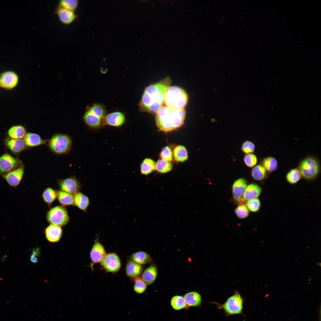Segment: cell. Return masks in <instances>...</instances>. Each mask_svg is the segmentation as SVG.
I'll list each match as a JSON object with an SVG mask.
<instances>
[{"instance_id":"cell-8","label":"cell","mask_w":321,"mask_h":321,"mask_svg":"<svg viewBox=\"0 0 321 321\" xmlns=\"http://www.w3.org/2000/svg\"><path fill=\"white\" fill-rule=\"evenodd\" d=\"M47 218L51 224L60 227L66 225L69 218L66 209L62 206L55 207L48 212Z\"/></svg>"},{"instance_id":"cell-20","label":"cell","mask_w":321,"mask_h":321,"mask_svg":"<svg viewBox=\"0 0 321 321\" xmlns=\"http://www.w3.org/2000/svg\"><path fill=\"white\" fill-rule=\"evenodd\" d=\"M56 12L60 20L64 24H70L76 17L74 11L63 8L59 7Z\"/></svg>"},{"instance_id":"cell-38","label":"cell","mask_w":321,"mask_h":321,"mask_svg":"<svg viewBox=\"0 0 321 321\" xmlns=\"http://www.w3.org/2000/svg\"><path fill=\"white\" fill-rule=\"evenodd\" d=\"M260 201L258 198L251 199L247 200L246 206L249 210L253 212L258 211L261 207Z\"/></svg>"},{"instance_id":"cell-15","label":"cell","mask_w":321,"mask_h":321,"mask_svg":"<svg viewBox=\"0 0 321 321\" xmlns=\"http://www.w3.org/2000/svg\"><path fill=\"white\" fill-rule=\"evenodd\" d=\"M24 172L23 167L21 166L3 176L10 185L16 187L20 182Z\"/></svg>"},{"instance_id":"cell-44","label":"cell","mask_w":321,"mask_h":321,"mask_svg":"<svg viewBox=\"0 0 321 321\" xmlns=\"http://www.w3.org/2000/svg\"><path fill=\"white\" fill-rule=\"evenodd\" d=\"M40 254V251L39 248L37 247L34 248L33 250L30 258L31 261L34 263H37L38 261V258Z\"/></svg>"},{"instance_id":"cell-35","label":"cell","mask_w":321,"mask_h":321,"mask_svg":"<svg viewBox=\"0 0 321 321\" xmlns=\"http://www.w3.org/2000/svg\"><path fill=\"white\" fill-rule=\"evenodd\" d=\"M172 165L170 162L162 159L158 160L155 164V170L161 173H165L172 169Z\"/></svg>"},{"instance_id":"cell-22","label":"cell","mask_w":321,"mask_h":321,"mask_svg":"<svg viewBox=\"0 0 321 321\" xmlns=\"http://www.w3.org/2000/svg\"><path fill=\"white\" fill-rule=\"evenodd\" d=\"M5 143L9 149L12 152L19 153L23 151L26 147V144L23 139L7 138Z\"/></svg>"},{"instance_id":"cell-45","label":"cell","mask_w":321,"mask_h":321,"mask_svg":"<svg viewBox=\"0 0 321 321\" xmlns=\"http://www.w3.org/2000/svg\"><path fill=\"white\" fill-rule=\"evenodd\" d=\"M0 86H1V85H0Z\"/></svg>"},{"instance_id":"cell-40","label":"cell","mask_w":321,"mask_h":321,"mask_svg":"<svg viewBox=\"0 0 321 321\" xmlns=\"http://www.w3.org/2000/svg\"><path fill=\"white\" fill-rule=\"evenodd\" d=\"M235 212L237 216L240 219L247 218L249 214V210L246 205L242 203L236 207Z\"/></svg>"},{"instance_id":"cell-5","label":"cell","mask_w":321,"mask_h":321,"mask_svg":"<svg viewBox=\"0 0 321 321\" xmlns=\"http://www.w3.org/2000/svg\"><path fill=\"white\" fill-rule=\"evenodd\" d=\"M106 114L104 106L99 103H95L86 111L83 119L89 126L98 128L103 125L104 119Z\"/></svg>"},{"instance_id":"cell-24","label":"cell","mask_w":321,"mask_h":321,"mask_svg":"<svg viewBox=\"0 0 321 321\" xmlns=\"http://www.w3.org/2000/svg\"><path fill=\"white\" fill-rule=\"evenodd\" d=\"M23 139L26 146L30 147L38 146L45 143L39 135L33 133H26Z\"/></svg>"},{"instance_id":"cell-27","label":"cell","mask_w":321,"mask_h":321,"mask_svg":"<svg viewBox=\"0 0 321 321\" xmlns=\"http://www.w3.org/2000/svg\"><path fill=\"white\" fill-rule=\"evenodd\" d=\"M156 163L152 159L148 158L144 159L141 163L140 172L141 174L147 175L155 170Z\"/></svg>"},{"instance_id":"cell-11","label":"cell","mask_w":321,"mask_h":321,"mask_svg":"<svg viewBox=\"0 0 321 321\" xmlns=\"http://www.w3.org/2000/svg\"><path fill=\"white\" fill-rule=\"evenodd\" d=\"M19 81V77L15 72L12 71L4 72L0 75L1 86L6 89L14 88Z\"/></svg>"},{"instance_id":"cell-18","label":"cell","mask_w":321,"mask_h":321,"mask_svg":"<svg viewBox=\"0 0 321 321\" xmlns=\"http://www.w3.org/2000/svg\"><path fill=\"white\" fill-rule=\"evenodd\" d=\"M262 191L261 188L259 185L256 183H251L246 186L242 198L240 201L243 202L251 199L257 198L261 194Z\"/></svg>"},{"instance_id":"cell-42","label":"cell","mask_w":321,"mask_h":321,"mask_svg":"<svg viewBox=\"0 0 321 321\" xmlns=\"http://www.w3.org/2000/svg\"><path fill=\"white\" fill-rule=\"evenodd\" d=\"M244 160L246 165L249 167H252L255 166L257 162V156L251 153L246 155L244 158Z\"/></svg>"},{"instance_id":"cell-14","label":"cell","mask_w":321,"mask_h":321,"mask_svg":"<svg viewBox=\"0 0 321 321\" xmlns=\"http://www.w3.org/2000/svg\"><path fill=\"white\" fill-rule=\"evenodd\" d=\"M124 114L119 111H115L106 114L103 120V125L114 127H119L125 123Z\"/></svg>"},{"instance_id":"cell-4","label":"cell","mask_w":321,"mask_h":321,"mask_svg":"<svg viewBox=\"0 0 321 321\" xmlns=\"http://www.w3.org/2000/svg\"><path fill=\"white\" fill-rule=\"evenodd\" d=\"M188 100L185 91L177 86H170L166 92L164 102L166 106L174 108H184Z\"/></svg>"},{"instance_id":"cell-9","label":"cell","mask_w":321,"mask_h":321,"mask_svg":"<svg viewBox=\"0 0 321 321\" xmlns=\"http://www.w3.org/2000/svg\"><path fill=\"white\" fill-rule=\"evenodd\" d=\"M100 265L107 272L115 273L120 269L121 264L120 258L115 253L106 254L100 262Z\"/></svg>"},{"instance_id":"cell-39","label":"cell","mask_w":321,"mask_h":321,"mask_svg":"<svg viewBox=\"0 0 321 321\" xmlns=\"http://www.w3.org/2000/svg\"><path fill=\"white\" fill-rule=\"evenodd\" d=\"M78 4L77 0H62L59 2V7L74 11Z\"/></svg>"},{"instance_id":"cell-28","label":"cell","mask_w":321,"mask_h":321,"mask_svg":"<svg viewBox=\"0 0 321 321\" xmlns=\"http://www.w3.org/2000/svg\"><path fill=\"white\" fill-rule=\"evenodd\" d=\"M174 160L179 162H183L188 158L187 151L186 148L181 145H177L174 148L173 152Z\"/></svg>"},{"instance_id":"cell-43","label":"cell","mask_w":321,"mask_h":321,"mask_svg":"<svg viewBox=\"0 0 321 321\" xmlns=\"http://www.w3.org/2000/svg\"><path fill=\"white\" fill-rule=\"evenodd\" d=\"M255 148V145L252 142L246 141L243 144L242 149L243 152L248 154L253 152Z\"/></svg>"},{"instance_id":"cell-37","label":"cell","mask_w":321,"mask_h":321,"mask_svg":"<svg viewBox=\"0 0 321 321\" xmlns=\"http://www.w3.org/2000/svg\"><path fill=\"white\" fill-rule=\"evenodd\" d=\"M135 283L133 287L134 291L137 293H143L147 288V284L142 279L139 277L133 279Z\"/></svg>"},{"instance_id":"cell-10","label":"cell","mask_w":321,"mask_h":321,"mask_svg":"<svg viewBox=\"0 0 321 321\" xmlns=\"http://www.w3.org/2000/svg\"><path fill=\"white\" fill-rule=\"evenodd\" d=\"M18 160L10 155L5 153L0 157V173L3 176L18 168Z\"/></svg>"},{"instance_id":"cell-16","label":"cell","mask_w":321,"mask_h":321,"mask_svg":"<svg viewBox=\"0 0 321 321\" xmlns=\"http://www.w3.org/2000/svg\"><path fill=\"white\" fill-rule=\"evenodd\" d=\"M246 180L243 178L235 180L232 185V193L233 199L238 202L241 201L247 186Z\"/></svg>"},{"instance_id":"cell-3","label":"cell","mask_w":321,"mask_h":321,"mask_svg":"<svg viewBox=\"0 0 321 321\" xmlns=\"http://www.w3.org/2000/svg\"><path fill=\"white\" fill-rule=\"evenodd\" d=\"M298 168L302 178L309 181L316 179L320 174V162L318 158L314 155H308L300 160Z\"/></svg>"},{"instance_id":"cell-21","label":"cell","mask_w":321,"mask_h":321,"mask_svg":"<svg viewBox=\"0 0 321 321\" xmlns=\"http://www.w3.org/2000/svg\"><path fill=\"white\" fill-rule=\"evenodd\" d=\"M127 275L133 279L138 277L141 273L143 268L141 266L131 260H128L126 266Z\"/></svg>"},{"instance_id":"cell-2","label":"cell","mask_w":321,"mask_h":321,"mask_svg":"<svg viewBox=\"0 0 321 321\" xmlns=\"http://www.w3.org/2000/svg\"><path fill=\"white\" fill-rule=\"evenodd\" d=\"M185 115V111L184 108L162 106L156 113V123L160 130L165 132L171 131L183 125Z\"/></svg>"},{"instance_id":"cell-23","label":"cell","mask_w":321,"mask_h":321,"mask_svg":"<svg viewBox=\"0 0 321 321\" xmlns=\"http://www.w3.org/2000/svg\"><path fill=\"white\" fill-rule=\"evenodd\" d=\"M158 274L156 267L151 265L147 268L143 272L141 275V279L147 285L152 284L156 279Z\"/></svg>"},{"instance_id":"cell-6","label":"cell","mask_w":321,"mask_h":321,"mask_svg":"<svg viewBox=\"0 0 321 321\" xmlns=\"http://www.w3.org/2000/svg\"><path fill=\"white\" fill-rule=\"evenodd\" d=\"M244 300L240 293L236 291L223 304L212 302L219 309H223L227 316L242 313Z\"/></svg>"},{"instance_id":"cell-13","label":"cell","mask_w":321,"mask_h":321,"mask_svg":"<svg viewBox=\"0 0 321 321\" xmlns=\"http://www.w3.org/2000/svg\"><path fill=\"white\" fill-rule=\"evenodd\" d=\"M106 254L103 245L98 241L95 242L90 253L91 261L90 266L92 269L94 264L100 262Z\"/></svg>"},{"instance_id":"cell-1","label":"cell","mask_w":321,"mask_h":321,"mask_svg":"<svg viewBox=\"0 0 321 321\" xmlns=\"http://www.w3.org/2000/svg\"><path fill=\"white\" fill-rule=\"evenodd\" d=\"M171 82L168 77L147 87L139 105L140 111L156 113L162 107L166 92Z\"/></svg>"},{"instance_id":"cell-41","label":"cell","mask_w":321,"mask_h":321,"mask_svg":"<svg viewBox=\"0 0 321 321\" xmlns=\"http://www.w3.org/2000/svg\"><path fill=\"white\" fill-rule=\"evenodd\" d=\"M160 156L161 159L170 162L173 160V154L170 148L166 146L162 149L160 153Z\"/></svg>"},{"instance_id":"cell-19","label":"cell","mask_w":321,"mask_h":321,"mask_svg":"<svg viewBox=\"0 0 321 321\" xmlns=\"http://www.w3.org/2000/svg\"><path fill=\"white\" fill-rule=\"evenodd\" d=\"M185 302L189 308L190 307H199L202 303L201 295L198 292L192 291L186 293L183 296Z\"/></svg>"},{"instance_id":"cell-32","label":"cell","mask_w":321,"mask_h":321,"mask_svg":"<svg viewBox=\"0 0 321 321\" xmlns=\"http://www.w3.org/2000/svg\"><path fill=\"white\" fill-rule=\"evenodd\" d=\"M170 303L171 307L176 310L189 308L185 302L183 297L181 295H176L173 297Z\"/></svg>"},{"instance_id":"cell-33","label":"cell","mask_w":321,"mask_h":321,"mask_svg":"<svg viewBox=\"0 0 321 321\" xmlns=\"http://www.w3.org/2000/svg\"><path fill=\"white\" fill-rule=\"evenodd\" d=\"M131 260L139 264H144L149 262L151 258L146 252L140 251L133 253L130 257Z\"/></svg>"},{"instance_id":"cell-7","label":"cell","mask_w":321,"mask_h":321,"mask_svg":"<svg viewBox=\"0 0 321 321\" xmlns=\"http://www.w3.org/2000/svg\"><path fill=\"white\" fill-rule=\"evenodd\" d=\"M72 143V138L68 135L58 133L54 135L48 142V145L54 153L66 154L71 150Z\"/></svg>"},{"instance_id":"cell-25","label":"cell","mask_w":321,"mask_h":321,"mask_svg":"<svg viewBox=\"0 0 321 321\" xmlns=\"http://www.w3.org/2000/svg\"><path fill=\"white\" fill-rule=\"evenodd\" d=\"M74 204L80 210L86 212L89 204L88 197L80 192H77L74 196Z\"/></svg>"},{"instance_id":"cell-30","label":"cell","mask_w":321,"mask_h":321,"mask_svg":"<svg viewBox=\"0 0 321 321\" xmlns=\"http://www.w3.org/2000/svg\"><path fill=\"white\" fill-rule=\"evenodd\" d=\"M57 197L59 202L64 206L75 205L73 195L59 190L56 192Z\"/></svg>"},{"instance_id":"cell-31","label":"cell","mask_w":321,"mask_h":321,"mask_svg":"<svg viewBox=\"0 0 321 321\" xmlns=\"http://www.w3.org/2000/svg\"><path fill=\"white\" fill-rule=\"evenodd\" d=\"M261 165L269 173L277 169L278 163L277 160L275 158L269 156L263 158L261 162Z\"/></svg>"},{"instance_id":"cell-34","label":"cell","mask_w":321,"mask_h":321,"mask_svg":"<svg viewBox=\"0 0 321 321\" xmlns=\"http://www.w3.org/2000/svg\"><path fill=\"white\" fill-rule=\"evenodd\" d=\"M302 178L301 173L297 167L291 169L286 176L287 182L292 185L298 183Z\"/></svg>"},{"instance_id":"cell-26","label":"cell","mask_w":321,"mask_h":321,"mask_svg":"<svg viewBox=\"0 0 321 321\" xmlns=\"http://www.w3.org/2000/svg\"><path fill=\"white\" fill-rule=\"evenodd\" d=\"M268 174L269 173L261 164L255 166L251 172L252 176L254 180L261 181L266 179L268 176Z\"/></svg>"},{"instance_id":"cell-17","label":"cell","mask_w":321,"mask_h":321,"mask_svg":"<svg viewBox=\"0 0 321 321\" xmlns=\"http://www.w3.org/2000/svg\"><path fill=\"white\" fill-rule=\"evenodd\" d=\"M62 231L61 227L51 224L45 229V237L50 242H58L62 237Z\"/></svg>"},{"instance_id":"cell-12","label":"cell","mask_w":321,"mask_h":321,"mask_svg":"<svg viewBox=\"0 0 321 321\" xmlns=\"http://www.w3.org/2000/svg\"><path fill=\"white\" fill-rule=\"evenodd\" d=\"M58 183L62 191L73 195L78 192L81 188L78 181L73 177L60 180Z\"/></svg>"},{"instance_id":"cell-29","label":"cell","mask_w":321,"mask_h":321,"mask_svg":"<svg viewBox=\"0 0 321 321\" xmlns=\"http://www.w3.org/2000/svg\"><path fill=\"white\" fill-rule=\"evenodd\" d=\"M26 134L25 128L21 125L13 126L8 130V134L13 139H22Z\"/></svg>"},{"instance_id":"cell-36","label":"cell","mask_w":321,"mask_h":321,"mask_svg":"<svg viewBox=\"0 0 321 321\" xmlns=\"http://www.w3.org/2000/svg\"><path fill=\"white\" fill-rule=\"evenodd\" d=\"M42 196L44 202L48 204H50L57 197L56 192L52 189L48 188L43 191Z\"/></svg>"}]
</instances>
